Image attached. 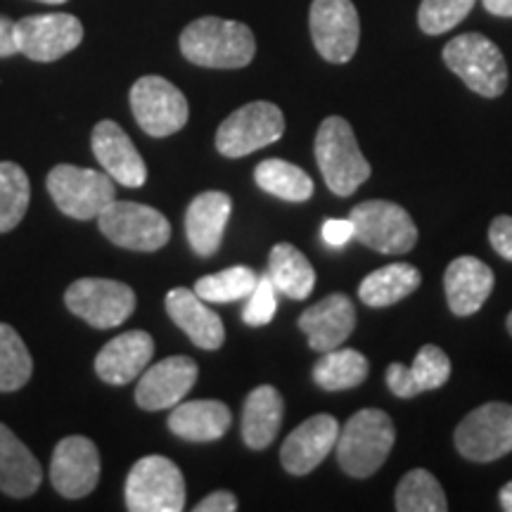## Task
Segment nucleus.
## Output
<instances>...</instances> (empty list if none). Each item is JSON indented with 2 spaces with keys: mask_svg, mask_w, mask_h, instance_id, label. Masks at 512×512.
I'll return each mask as SVG.
<instances>
[{
  "mask_svg": "<svg viewBox=\"0 0 512 512\" xmlns=\"http://www.w3.org/2000/svg\"><path fill=\"white\" fill-rule=\"evenodd\" d=\"M181 53L197 67L240 69L254 60L256 41L247 24L200 17L183 29Z\"/></svg>",
  "mask_w": 512,
  "mask_h": 512,
  "instance_id": "1",
  "label": "nucleus"
},
{
  "mask_svg": "<svg viewBox=\"0 0 512 512\" xmlns=\"http://www.w3.org/2000/svg\"><path fill=\"white\" fill-rule=\"evenodd\" d=\"M396 441L394 422L380 408H363L339 427L335 444L337 463L349 477L366 479L375 475L389 458Z\"/></svg>",
  "mask_w": 512,
  "mask_h": 512,
  "instance_id": "2",
  "label": "nucleus"
},
{
  "mask_svg": "<svg viewBox=\"0 0 512 512\" xmlns=\"http://www.w3.org/2000/svg\"><path fill=\"white\" fill-rule=\"evenodd\" d=\"M316 162L323 181L339 197H349L370 178V164L347 119L328 117L316 133Z\"/></svg>",
  "mask_w": 512,
  "mask_h": 512,
  "instance_id": "3",
  "label": "nucleus"
},
{
  "mask_svg": "<svg viewBox=\"0 0 512 512\" xmlns=\"http://www.w3.org/2000/svg\"><path fill=\"white\" fill-rule=\"evenodd\" d=\"M444 62L470 91L498 98L508 88V64L501 48L482 34H460L446 43Z\"/></svg>",
  "mask_w": 512,
  "mask_h": 512,
  "instance_id": "4",
  "label": "nucleus"
},
{
  "mask_svg": "<svg viewBox=\"0 0 512 512\" xmlns=\"http://www.w3.org/2000/svg\"><path fill=\"white\" fill-rule=\"evenodd\" d=\"M46 183L57 209L76 221L98 219L107 204L117 200V188H114L112 176L95 169L60 164L50 171Z\"/></svg>",
  "mask_w": 512,
  "mask_h": 512,
  "instance_id": "5",
  "label": "nucleus"
},
{
  "mask_svg": "<svg viewBox=\"0 0 512 512\" xmlns=\"http://www.w3.org/2000/svg\"><path fill=\"white\" fill-rule=\"evenodd\" d=\"M126 508L131 512H181L185 479L176 463L164 456H145L126 477Z\"/></svg>",
  "mask_w": 512,
  "mask_h": 512,
  "instance_id": "6",
  "label": "nucleus"
},
{
  "mask_svg": "<svg viewBox=\"0 0 512 512\" xmlns=\"http://www.w3.org/2000/svg\"><path fill=\"white\" fill-rule=\"evenodd\" d=\"M285 133V117L278 105L266 100L249 102L235 110L216 131V150L228 159H240L278 143Z\"/></svg>",
  "mask_w": 512,
  "mask_h": 512,
  "instance_id": "7",
  "label": "nucleus"
},
{
  "mask_svg": "<svg viewBox=\"0 0 512 512\" xmlns=\"http://www.w3.org/2000/svg\"><path fill=\"white\" fill-rule=\"evenodd\" d=\"M98 226L107 240L133 252H157L171 238V223L162 211L138 202L107 204L98 216Z\"/></svg>",
  "mask_w": 512,
  "mask_h": 512,
  "instance_id": "8",
  "label": "nucleus"
},
{
  "mask_svg": "<svg viewBox=\"0 0 512 512\" xmlns=\"http://www.w3.org/2000/svg\"><path fill=\"white\" fill-rule=\"evenodd\" d=\"M354 238L382 254H406L418 242V226L406 209L387 200L356 204L349 214Z\"/></svg>",
  "mask_w": 512,
  "mask_h": 512,
  "instance_id": "9",
  "label": "nucleus"
},
{
  "mask_svg": "<svg viewBox=\"0 0 512 512\" xmlns=\"http://www.w3.org/2000/svg\"><path fill=\"white\" fill-rule=\"evenodd\" d=\"M458 453L472 463H494L512 453V406L484 403L465 415L453 434Z\"/></svg>",
  "mask_w": 512,
  "mask_h": 512,
  "instance_id": "10",
  "label": "nucleus"
},
{
  "mask_svg": "<svg viewBox=\"0 0 512 512\" xmlns=\"http://www.w3.org/2000/svg\"><path fill=\"white\" fill-rule=\"evenodd\" d=\"M67 309L98 330L119 328L136 311V292L107 278H81L64 294Z\"/></svg>",
  "mask_w": 512,
  "mask_h": 512,
  "instance_id": "11",
  "label": "nucleus"
},
{
  "mask_svg": "<svg viewBox=\"0 0 512 512\" xmlns=\"http://www.w3.org/2000/svg\"><path fill=\"white\" fill-rule=\"evenodd\" d=\"M131 110L140 128L152 138L174 136L190 117L185 95L162 76H143L136 81L131 88Z\"/></svg>",
  "mask_w": 512,
  "mask_h": 512,
  "instance_id": "12",
  "label": "nucleus"
},
{
  "mask_svg": "<svg viewBox=\"0 0 512 512\" xmlns=\"http://www.w3.org/2000/svg\"><path fill=\"white\" fill-rule=\"evenodd\" d=\"M17 53L34 62H55L79 48L83 24L67 12L31 15L15 22Z\"/></svg>",
  "mask_w": 512,
  "mask_h": 512,
  "instance_id": "13",
  "label": "nucleus"
},
{
  "mask_svg": "<svg viewBox=\"0 0 512 512\" xmlns=\"http://www.w3.org/2000/svg\"><path fill=\"white\" fill-rule=\"evenodd\" d=\"M309 27L318 55L332 64H344L356 55L361 22L351 0H313Z\"/></svg>",
  "mask_w": 512,
  "mask_h": 512,
  "instance_id": "14",
  "label": "nucleus"
},
{
  "mask_svg": "<svg viewBox=\"0 0 512 512\" xmlns=\"http://www.w3.org/2000/svg\"><path fill=\"white\" fill-rule=\"evenodd\" d=\"M50 479L55 491L64 498H83L98 486L100 453L86 437H67L55 446Z\"/></svg>",
  "mask_w": 512,
  "mask_h": 512,
  "instance_id": "15",
  "label": "nucleus"
},
{
  "mask_svg": "<svg viewBox=\"0 0 512 512\" xmlns=\"http://www.w3.org/2000/svg\"><path fill=\"white\" fill-rule=\"evenodd\" d=\"M197 382V363L188 356H169L140 375L136 403L143 411H166L181 403Z\"/></svg>",
  "mask_w": 512,
  "mask_h": 512,
  "instance_id": "16",
  "label": "nucleus"
},
{
  "mask_svg": "<svg viewBox=\"0 0 512 512\" xmlns=\"http://www.w3.org/2000/svg\"><path fill=\"white\" fill-rule=\"evenodd\" d=\"M339 437V422L328 413L311 415L285 439L280 448V463L290 475L304 477L328 458Z\"/></svg>",
  "mask_w": 512,
  "mask_h": 512,
  "instance_id": "17",
  "label": "nucleus"
},
{
  "mask_svg": "<svg viewBox=\"0 0 512 512\" xmlns=\"http://www.w3.org/2000/svg\"><path fill=\"white\" fill-rule=\"evenodd\" d=\"M299 328L309 339V347L325 354V351L342 347L351 337L356 328V306L347 294H328L299 316Z\"/></svg>",
  "mask_w": 512,
  "mask_h": 512,
  "instance_id": "18",
  "label": "nucleus"
},
{
  "mask_svg": "<svg viewBox=\"0 0 512 512\" xmlns=\"http://www.w3.org/2000/svg\"><path fill=\"white\" fill-rule=\"evenodd\" d=\"M93 155L105 169V174L112 176L126 188H140L147 181V166L140 157L138 147L128 138V133L114 121L105 119L93 128L91 136Z\"/></svg>",
  "mask_w": 512,
  "mask_h": 512,
  "instance_id": "19",
  "label": "nucleus"
},
{
  "mask_svg": "<svg viewBox=\"0 0 512 512\" xmlns=\"http://www.w3.org/2000/svg\"><path fill=\"white\" fill-rule=\"evenodd\" d=\"M155 356V339L145 330H131L107 342L95 358V373L107 384H131L145 373Z\"/></svg>",
  "mask_w": 512,
  "mask_h": 512,
  "instance_id": "20",
  "label": "nucleus"
},
{
  "mask_svg": "<svg viewBox=\"0 0 512 512\" xmlns=\"http://www.w3.org/2000/svg\"><path fill=\"white\" fill-rule=\"evenodd\" d=\"M494 271L477 256H458L444 273L446 302L456 316H472L494 292Z\"/></svg>",
  "mask_w": 512,
  "mask_h": 512,
  "instance_id": "21",
  "label": "nucleus"
},
{
  "mask_svg": "<svg viewBox=\"0 0 512 512\" xmlns=\"http://www.w3.org/2000/svg\"><path fill=\"white\" fill-rule=\"evenodd\" d=\"M233 202L226 192L209 190L197 195L185 211V233L197 256H214L226 233Z\"/></svg>",
  "mask_w": 512,
  "mask_h": 512,
  "instance_id": "22",
  "label": "nucleus"
},
{
  "mask_svg": "<svg viewBox=\"0 0 512 512\" xmlns=\"http://www.w3.org/2000/svg\"><path fill=\"white\" fill-rule=\"evenodd\" d=\"M166 311L178 328L192 339L195 347L204 351L221 349L226 330H223L219 313L211 311L207 302L197 297L195 290H188V287L171 290L166 294Z\"/></svg>",
  "mask_w": 512,
  "mask_h": 512,
  "instance_id": "23",
  "label": "nucleus"
},
{
  "mask_svg": "<svg viewBox=\"0 0 512 512\" xmlns=\"http://www.w3.org/2000/svg\"><path fill=\"white\" fill-rule=\"evenodd\" d=\"M384 377H387V387L392 389L394 396L413 399L422 392L444 387L448 377H451V361L439 347L425 344L415 356L411 368L403 366V363H392Z\"/></svg>",
  "mask_w": 512,
  "mask_h": 512,
  "instance_id": "24",
  "label": "nucleus"
},
{
  "mask_svg": "<svg viewBox=\"0 0 512 512\" xmlns=\"http://www.w3.org/2000/svg\"><path fill=\"white\" fill-rule=\"evenodd\" d=\"M230 411L221 401H181L169 415V430L192 444L219 441L230 427Z\"/></svg>",
  "mask_w": 512,
  "mask_h": 512,
  "instance_id": "25",
  "label": "nucleus"
},
{
  "mask_svg": "<svg viewBox=\"0 0 512 512\" xmlns=\"http://www.w3.org/2000/svg\"><path fill=\"white\" fill-rule=\"evenodd\" d=\"M285 401L271 384H261L249 392L242 408V439L254 451H264L275 441L283 425Z\"/></svg>",
  "mask_w": 512,
  "mask_h": 512,
  "instance_id": "26",
  "label": "nucleus"
},
{
  "mask_svg": "<svg viewBox=\"0 0 512 512\" xmlns=\"http://www.w3.org/2000/svg\"><path fill=\"white\" fill-rule=\"evenodd\" d=\"M43 472L34 453L0 422V491L12 498H27L41 486Z\"/></svg>",
  "mask_w": 512,
  "mask_h": 512,
  "instance_id": "27",
  "label": "nucleus"
},
{
  "mask_svg": "<svg viewBox=\"0 0 512 512\" xmlns=\"http://www.w3.org/2000/svg\"><path fill=\"white\" fill-rule=\"evenodd\" d=\"M420 283L422 275L418 268L399 261V264L382 266L366 275L363 283L358 285V297L370 309H384V306H392L406 299L408 294H413Z\"/></svg>",
  "mask_w": 512,
  "mask_h": 512,
  "instance_id": "28",
  "label": "nucleus"
},
{
  "mask_svg": "<svg viewBox=\"0 0 512 512\" xmlns=\"http://www.w3.org/2000/svg\"><path fill=\"white\" fill-rule=\"evenodd\" d=\"M268 278L273 280L275 290L285 297L302 299L309 297L316 287V271L311 261L290 242H280L268 254Z\"/></svg>",
  "mask_w": 512,
  "mask_h": 512,
  "instance_id": "29",
  "label": "nucleus"
},
{
  "mask_svg": "<svg viewBox=\"0 0 512 512\" xmlns=\"http://www.w3.org/2000/svg\"><path fill=\"white\" fill-rule=\"evenodd\" d=\"M368 370V358L361 351L337 347L325 351L313 366V382L325 392H344L366 382Z\"/></svg>",
  "mask_w": 512,
  "mask_h": 512,
  "instance_id": "30",
  "label": "nucleus"
},
{
  "mask_svg": "<svg viewBox=\"0 0 512 512\" xmlns=\"http://www.w3.org/2000/svg\"><path fill=\"white\" fill-rule=\"evenodd\" d=\"M254 181L268 195L285 202H306L313 195L311 176L285 159H264L254 169Z\"/></svg>",
  "mask_w": 512,
  "mask_h": 512,
  "instance_id": "31",
  "label": "nucleus"
},
{
  "mask_svg": "<svg viewBox=\"0 0 512 512\" xmlns=\"http://www.w3.org/2000/svg\"><path fill=\"white\" fill-rule=\"evenodd\" d=\"M399 512H446V494L430 470H411L396 486Z\"/></svg>",
  "mask_w": 512,
  "mask_h": 512,
  "instance_id": "32",
  "label": "nucleus"
},
{
  "mask_svg": "<svg viewBox=\"0 0 512 512\" xmlns=\"http://www.w3.org/2000/svg\"><path fill=\"white\" fill-rule=\"evenodd\" d=\"M29 176L15 162H0V233L17 228L29 209Z\"/></svg>",
  "mask_w": 512,
  "mask_h": 512,
  "instance_id": "33",
  "label": "nucleus"
},
{
  "mask_svg": "<svg viewBox=\"0 0 512 512\" xmlns=\"http://www.w3.org/2000/svg\"><path fill=\"white\" fill-rule=\"evenodd\" d=\"M256 283H259V275L249 266H230L226 271L197 280L195 292L207 304H228L247 299L254 292Z\"/></svg>",
  "mask_w": 512,
  "mask_h": 512,
  "instance_id": "34",
  "label": "nucleus"
},
{
  "mask_svg": "<svg viewBox=\"0 0 512 512\" xmlns=\"http://www.w3.org/2000/svg\"><path fill=\"white\" fill-rule=\"evenodd\" d=\"M31 370L34 361L24 339L8 323H0V392L22 389L31 380Z\"/></svg>",
  "mask_w": 512,
  "mask_h": 512,
  "instance_id": "35",
  "label": "nucleus"
},
{
  "mask_svg": "<svg viewBox=\"0 0 512 512\" xmlns=\"http://www.w3.org/2000/svg\"><path fill=\"white\" fill-rule=\"evenodd\" d=\"M475 8V0H422L418 24L425 34L439 36L458 27Z\"/></svg>",
  "mask_w": 512,
  "mask_h": 512,
  "instance_id": "36",
  "label": "nucleus"
},
{
  "mask_svg": "<svg viewBox=\"0 0 512 512\" xmlns=\"http://www.w3.org/2000/svg\"><path fill=\"white\" fill-rule=\"evenodd\" d=\"M278 311V290L268 275H259L254 292L247 297V306L242 311V320L249 328H264Z\"/></svg>",
  "mask_w": 512,
  "mask_h": 512,
  "instance_id": "37",
  "label": "nucleus"
},
{
  "mask_svg": "<svg viewBox=\"0 0 512 512\" xmlns=\"http://www.w3.org/2000/svg\"><path fill=\"white\" fill-rule=\"evenodd\" d=\"M489 242L498 256L512 261V216H496L489 228Z\"/></svg>",
  "mask_w": 512,
  "mask_h": 512,
  "instance_id": "38",
  "label": "nucleus"
},
{
  "mask_svg": "<svg viewBox=\"0 0 512 512\" xmlns=\"http://www.w3.org/2000/svg\"><path fill=\"white\" fill-rule=\"evenodd\" d=\"M320 235H323L325 245L339 249L354 238V223H351V219H328L323 223Z\"/></svg>",
  "mask_w": 512,
  "mask_h": 512,
  "instance_id": "39",
  "label": "nucleus"
},
{
  "mask_svg": "<svg viewBox=\"0 0 512 512\" xmlns=\"http://www.w3.org/2000/svg\"><path fill=\"white\" fill-rule=\"evenodd\" d=\"M238 510V498L230 491H214L202 503L195 505V512H235Z\"/></svg>",
  "mask_w": 512,
  "mask_h": 512,
  "instance_id": "40",
  "label": "nucleus"
},
{
  "mask_svg": "<svg viewBox=\"0 0 512 512\" xmlns=\"http://www.w3.org/2000/svg\"><path fill=\"white\" fill-rule=\"evenodd\" d=\"M17 53L15 22L10 17L0 15V57H10Z\"/></svg>",
  "mask_w": 512,
  "mask_h": 512,
  "instance_id": "41",
  "label": "nucleus"
},
{
  "mask_svg": "<svg viewBox=\"0 0 512 512\" xmlns=\"http://www.w3.org/2000/svg\"><path fill=\"white\" fill-rule=\"evenodd\" d=\"M484 8L496 17H512V0H482Z\"/></svg>",
  "mask_w": 512,
  "mask_h": 512,
  "instance_id": "42",
  "label": "nucleus"
},
{
  "mask_svg": "<svg viewBox=\"0 0 512 512\" xmlns=\"http://www.w3.org/2000/svg\"><path fill=\"white\" fill-rule=\"evenodd\" d=\"M498 501H501V508L505 512H512V482H508L498 491Z\"/></svg>",
  "mask_w": 512,
  "mask_h": 512,
  "instance_id": "43",
  "label": "nucleus"
},
{
  "mask_svg": "<svg viewBox=\"0 0 512 512\" xmlns=\"http://www.w3.org/2000/svg\"><path fill=\"white\" fill-rule=\"evenodd\" d=\"M38 3H48V5H60V3H67V0H38Z\"/></svg>",
  "mask_w": 512,
  "mask_h": 512,
  "instance_id": "44",
  "label": "nucleus"
},
{
  "mask_svg": "<svg viewBox=\"0 0 512 512\" xmlns=\"http://www.w3.org/2000/svg\"><path fill=\"white\" fill-rule=\"evenodd\" d=\"M508 332H510V335H512V313H510V316H508Z\"/></svg>",
  "mask_w": 512,
  "mask_h": 512,
  "instance_id": "45",
  "label": "nucleus"
}]
</instances>
